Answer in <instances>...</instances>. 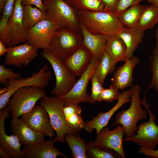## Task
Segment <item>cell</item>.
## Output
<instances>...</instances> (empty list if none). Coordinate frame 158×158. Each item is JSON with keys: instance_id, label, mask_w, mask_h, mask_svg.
Returning a JSON list of instances; mask_svg holds the SVG:
<instances>
[{"instance_id": "6da1fadb", "label": "cell", "mask_w": 158, "mask_h": 158, "mask_svg": "<svg viewBox=\"0 0 158 158\" xmlns=\"http://www.w3.org/2000/svg\"><path fill=\"white\" fill-rule=\"evenodd\" d=\"M77 13L80 24L93 34L117 35L125 27L114 11L78 10Z\"/></svg>"}, {"instance_id": "7a4b0ae2", "label": "cell", "mask_w": 158, "mask_h": 158, "mask_svg": "<svg viewBox=\"0 0 158 158\" xmlns=\"http://www.w3.org/2000/svg\"><path fill=\"white\" fill-rule=\"evenodd\" d=\"M131 104L126 110L123 109L118 113L115 121L111 127L116 124H120L125 130L126 138L134 136L138 130L137 123L140 120L147 118L148 112L142 109L140 97V87L137 84L133 85L130 89Z\"/></svg>"}, {"instance_id": "3957f363", "label": "cell", "mask_w": 158, "mask_h": 158, "mask_svg": "<svg viewBox=\"0 0 158 158\" xmlns=\"http://www.w3.org/2000/svg\"><path fill=\"white\" fill-rule=\"evenodd\" d=\"M65 104L63 99L55 96L46 95L41 99L40 103L47 111L51 124L56 133L55 141L61 143L66 142L67 134H77L81 131L71 126L67 122L63 111Z\"/></svg>"}, {"instance_id": "277c9868", "label": "cell", "mask_w": 158, "mask_h": 158, "mask_svg": "<svg viewBox=\"0 0 158 158\" xmlns=\"http://www.w3.org/2000/svg\"><path fill=\"white\" fill-rule=\"evenodd\" d=\"M46 96L44 89L32 86L21 87L13 95L6 106L12 119L19 118L33 109L36 102Z\"/></svg>"}, {"instance_id": "5b68a950", "label": "cell", "mask_w": 158, "mask_h": 158, "mask_svg": "<svg viewBox=\"0 0 158 158\" xmlns=\"http://www.w3.org/2000/svg\"><path fill=\"white\" fill-rule=\"evenodd\" d=\"M43 1L49 19L59 28H67L78 32L81 30L77 11L71 5L64 0H43Z\"/></svg>"}, {"instance_id": "8992f818", "label": "cell", "mask_w": 158, "mask_h": 158, "mask_svg": "<svg viewBox=\"0 0 158 158\" xmlns=\"http://www.w3.org/2000/svg\"><path fill=\"white\" fill-rule=\"evenodd\" d=\"M82 45V36L78 32L61 27L59 28L55 32L49 49L64 61Z\"/></svg>"}, {"instance_id": "52a82bcc", "label": "cell", "mask_w": 158, "mask_h": 158, "mask_svg": "<svg viewBox=\"0 0 158 158\" xmlns=\"http://www.w3.org/2000/svg\"><path fill=\"white\" fill-rule=\"evenodd\" d=\"M41 54L50 64L55 75V85L51 94L57 97L66 94L76 83L75 77L69 70L64 61L57 56L49 49H43Z\"/></svg>"}, {"instance_id": "ba28073f", "label": "cell", "mask_w": 158, "mask_h": 158, "mask_svg": "<svg viewBox=\"0 0 158 158\" xmlns=\"http://www.w3.org/2000/svg\"><path fill=\"white\" fill-rule=\"evenodd\" d=\"M48 68V65L45 64L37 72L34 73L30 77L9 80L6 84V91L0 95V110L6 106L11 96L21 87L32 86L45 88L51 78V73Z\"/></svg>"}, {"instance_id": "9c48e42d", "label": "cell", "mask_w": 158, "mask_h": 158, "mask_svg": "<svg viewBox=\"0 0 158 158\" xmlns=\"http://www.w3.org/2000/svg\"><path fill=\"white\" fill-rule=\"evenodd\" d=\"M146 92L145 90L141 104L148 112L149 120L138 126L136 134L130 138H123V141H130L140 146L155 150L156 146L158 145V126L155 122L156 117L151 112L150 105L147 102L145 95Z\"/></svg>"}, {"instance_id": "30bf717a", "label": "cell", "mask_w": 158, "mask_h": 158, "mask_svg": "<svg viewBox=\"0 0 158 158\" xmlns=\"http://www.w3.org/2000/svg\"><path fill=\"white\" fill-rule=\"evenodd\" d=\"M99 61L92 56L87 68L71 90L66 94L59 97L65 101V104L88 102L90 95L87 92V85Z\"/></svg>"}, {"instance_id": "8fae6325", "label": "cell", "mask_w": 158, "mask_h": 158, "mask_svg": "<svg viewBox=\"0 0 158 158\" xmlns=\"http://www.w3.org/2000/svg\"><path fill=\"white\" fill-rule=\"evenodd\" d=\"M22 0H16L12 13L8 23V47H13L27 42L28 31L23 20Z\"/></svg>"}, {"instance_id": "7c38bea8", "label": "cell", "mask_w": 158, "mask_h": 158, "mask_svg": "<svg viewBox=\"0 0 158 158\" xmlns=\"http://www.w3.org/2000/svg\"><path fill=\"white\" fill-rule=\"evenodd\" d=\"M58 26L49 19L42 20L28 30L27 42L38 49H49Z\"/></svg>"}, {"instance_id": "4fadbf2b", "label": "cell", "mask_w": 158, "mask_h": 158, "mask_svg": "<svg viewBox=\"0 0 158 158\" xmlns=\"http://www.w3.org/2000/svg\"><path fill=\"white\" fill-rule=\"evenodd\" d=\"M4 64L20 68L32 62L38 55V49L28 42L13 47H8Z\"/></svg>"}, {"instance_id": "5bb4252c", "label": "cell", "mask_w": 158, "mask_h": 158, "mask_svg": "<svg viewBox=\"0 0 158 158\" xmlns=\"http://www.w3.org/2000/svg\"><path fill=\"white\" fill-rule=\"evenodd\" d=\"M21 116L27 124L35 130L51 138L56 136L49 115L40 104Z\"/></svg>"}, {"instance_id": "9a60e30c", "label": "cell", "mask_w": 158, "mask_h": 158, "mask_svg": "<svg viewBox=\"0 0 158 158\" xmlns=\"http://www.w3.org/2000/svg\"><path fill=\"white\" fill-rule=\"evenodd\" d=\"M125 132L124 128L120 124L112 130H109L106 126L97 134L94 142L99 145L114 150L122 158H125L123 144Z\"/></svg>"}, {"instance_id": "2e32d148", "label": "cell", "mask_w": 158, "mask_h": 158, "mask_svg": "<svg viewBox=\"0 0 158 158\" xmlns=\"http://www.w3.org/2000/svg\"><path fill=\"white\" fill-rule=\"evenodd\" d=\"M8 109L6 106L0 110V146L11 157L23 158V145L18 138L14 134L8 135L5 132L4 122L6 118L9 117Z\"/></svg>"}, {"instance_id": "e0dca14e", "label": "cell", "mask_w": 158, "mask_h": 158, "mask_svg": "<svg viewBox=\"0 0 158 158\" xmlns=\"http://www.w3.org/2000/svg\"><path fill=\"white\" fill-rule=\"evenodd\" d=\"M130 89L120 93L116 104L108 111L100 112L97 115L90 121L85 122L83 128L88 132H91L96 130L97 134L103 127L107 126L110 119L114 113L126 103L131 102Z\"/></svg>"}, {"instance_id": "ac0fdd59", "label": "cell", "mask_w": 158, "mask_h": 158, "mask_svg": "<svg viewBox=\"0 0 158 158\" xmlns=\"http://www.w3.org/2000/svg\"><path fill=\"white\" fill-rule=\"evenodd\" d=\"M124 64L118 67L114 72L111 79V85L122 91L133 85V71L140 63V61L139 58L133 56L127 58Z\"/></svg>"}, {"instance_id": "d6986e66", "label": "cell", "mask_w": 158, "mask_h": 158, "mask_svg": "<svg viewBox=\"0 0 158 158\" xmlns=\"http://www.w3.org/2000/svg\"><path fill=\"white\" fill-rule=\"evenodd\" d=\"M11 129L24 146L34 145L44 140V135L31 128L21 118L12 120Z\"/></svg>"}, {"instance_id": "ffe728a7", "label": "cell", "mask_w": 158, "mask_h": 158, "mask_svg": "<svg viewBox=\"0 0 158 158\" xmlns=\"http://www.w3.org/2000/svg\"><path fill=\"white\" fill-rule=\"evenodd\" d=\"M55 142L54 138L48 140H44L34 145L25 146L22 150L23 158H56L61 156L67 158L55 147Z\"/></svg>"}, {"instance_id": "44dd1931", "label": "cell", "mask_w": 158, "mask_h": 158, "mask_svg": "<svg viewBox=\"0 0 158 158\" xmlns=\"http://www.w3.org/2000/svg\"><path fill=\"white\" fill-rule=\"evenodd\" d=\"M92 56L90 51L82 45L64 62L74 76L80 77L89 65Z\"/></svg>"}, {"instance_id": "7402d4cb", "label": "cell", "mask_w": 158, "mask_h": 158, "mask_svg": "<svg viewBox=\"0 0 158 158\" xmlns=\"http://www.w3.org/2000/svg\"><path fill=\"white\" fill-rule=\"evenodd\" d=\"M83 37V45L93 56L100 59L105 51L107 39L106 36L93 34L80 24Z\"/></svg>"}, {"instance_id": "603a6c76", "label": "cell", "mask_w": 158, "mask_h": 158, "mask_svg": "<svg viewBox=\"0 0 158 158\" xmlns=\"http://www.w3.org/2000/svg\"><path fill=\"white\" fill-rule=\"evenodd\" d=\"M145 31L135 28L124 27L117 35L122 39L126 45V59L133 56L134 53L142 42Z\"/></svg>"}, {"instance_id": "cb8c5ba5", "label": "cell", "mask_w": 158, "mask_h": 158, "mask_svg": "<svg viewBox=\"0 0 158 158\" xmlns=\"http://www.w3.org/2000/svg\"><path fill=\"white\" fill-rule=\"evenodd\" d=\"M106 36L105 51L116 63L120 61H125L126 59L127 47L123 40L117 35Z\"/></svg>"}, {"instance_id": "d4e9b609", "label": "cell", "mask_w": 158, "mask_h": 158, "mask_svg": "<svg viewBox=\"0 0 158 158\" xmlns=\"http://www.w3.org/2000/svg\"><path fill=\"white\" fill-rule=\"evenodd\" d=\"M49 19L47 11L31 5L23 6V20L25 28L29 30L40 21Z\"/></svg>"}, {"instance_id": "484cf974", "label": "cell", "mask_w": 158, "mask_h": 158, "mask_svg": "<svg viewBox=\"0 0 158 158\" xmlns=\"http://www.w3.org/2000/svg\"><path fill=\"white\" fill-rule=\"evenodd\" d=\"M158 23V7L146 5L134 28L145 31L152 29Z\"/></svg>"}, {"instance_id": "4316f807", "label": "cell", "mask_w": 158, "mask_h": 158, "mask_svg": "<svg viewBox=\"0 0 158 158\" xmlns=\"http://www.w3.org/2000/svg\"><path fill=\"white\" fill-rule=\"evenodd\" d=\"M116 64L105 51L102 55L94 73L102 85L107 76L112 73L115 69Z\"/></svg>"}, {"instance_id": "83f0119b", "label": "cell", "mask_w": 158, "mask_h": 158, "mask_svg": "<svg viewBox=\"0 0 158 158\" xmlns=\"http://www.w3.org/2000/svg\"><path fill=\"white\" fill-rule=\"evenodd\" d=\"M146 6L140 4L134 5L118 14L124 26L134 28Z\"/></svg>"}, {"instance_id": "f1b7e54d", "label": "cell", "mask_w": 158, "mask_h": 158, "mask_svg": "<svg viewBox=\"0 0 158 158\" xmlns=\"http://www.w3.org/2000/svg\"><path fill=\"white\" fill-rule=\"evenodd\" d=\"M66 141L72 152L73 158H86V144L78 133L67 134L65 136Z\"/></svg>"}, {"instance_id": "f546056e", "label": "cell", "mask_w": 158, "mask_h": 158, "mask_svg": "<svg viewBox=\"0 0 158 158\" xmlns=\"http://www.w3.org/2000/svg\"><path fill=\"white\" fill-rule=\"evenodd\" d=\"M86 155L87 158H122L114 150L99 145L92 140L86 144Z\"/></svg>"}, {"instance_id": "4dcf8cb0", "label": "cell", "mask_w": 158, "mask_h": 158, "mask_svg": "<svg viewBox=\"0 0 158 158\" xmlns=\"http://www.w3.org/2000/svg\"><path fill=\"white\" fill-rule=\"evenodd\" d=\"M15 0H7L4 6L0 21V40L7 46L8 42V23L13 12Z\"/></svg>"}, {"instance_id": "1f68e13d", "label": "cell", "mask_w": 158, "mask_h": 158, "mask_svg": "<svg viewBox=\"0 0 158 158\" xmlns=\"http://www.w3.org/2000/svg\"><path fill=\"white\" fill-rule=\"evenodd\" d=\"M71 5L78 10L98 11L105 8L102 0H72Z\"/></svg>"}, {"instance_id": "d6a6232c", "label": "cell", "mask_w": 158, "mask_h": 158, "mask_svg": "<svg viewBox=\"0 0 158 158\" xmlns=\"http://www.w3.org/2000/svg\"><path fill=\"white\" fill-rule=\"evenodd\" d=\"M150 60L152 78L148 88H154L157 92L158 97V54L155 47L152 49Z\"/></svg>"}, {"instance_id": "836d02e7", "label": "cell", "mask_w": 158, "mask_h": 158, "mask_svg": "<svg viewBox=\"0 0 158 158\" xmlns=\"http://www.w3.org/2000/svg\"><path fill=\"white\" fill-rule=\"evenodd\" d=\"M91 80L92 82L91 93L88 102L95 103L99 102L101 93L104 88L97 76L94 74Z\"/></svg>"}, {"instance_id": "e575fe53", "label": "cell", "mask_w": 158, "mask_h": 158, "mask_svg": "<svg viewBox=\"0 0 158 158\" xmlns=\"http://www.w3.org/2000/svg\"><path fill=\"white\" fill-rule=\"evenodd\" d=\"M119 90L116 87L112 85L109 88H104L100 94L99 102L104 101L110 102L114 100H118L120 95Z\"/></svg>"}, {"instance_id": "d590c367", "label": "cell", "mask_w": 158, "mask_h": 158, "mask_svg": "<svg viewBox=\"0 0 158 158\" xmlns=\"http://www.w3.org/2000/svg\"><path fill=\"white\" fill-rule=\"evenodd\" d=\"M19 73H15L11 69L6 68L4 65H0V82L2 84H6L11 79H18L20 77Z\"/></svg>"}, {"instance_id": "8d00e7d4", "label": "cell", "mask_w": 158, "mask_h": 158, "mask_svg": "<svg viewBox=\"0 0 158 158\" xmlns=\"http://www.w3.org/2000/svg\"><path fill=\"white\" fill-rule=\"evenodd\" d=\"M63 111L66 119L70 116L75 114L80 115L82 109L79 104L69 103L65 104Z\"/></svg>"}, {"instance_id": "74e56055", "label": "cell", "mask_w": 158, "mask_h": 158, "mask_svg": "<svg viewBox=\"0 0 158 158\" xmlns=\"http://www.w3.org/2000/svg\"><path fill=\"white\" fill-rule=\"evenodd\" d=\"M144 0H120L115 12L117 15L124 11L130 7L140 4Z\"/></svg>"}, {"instance_id": "f35d334b", "label": "cell", "mask_w": 158, "mask_h": 158, "mask_svg": "<svg viewBox=\"0 0 158 158\" xmlns=\"http://www.w3.org/2000/svg\"><path fill=\"white\" fill-rule=\"evenodd\" d=\"M66 120L69 124L75 128L81 131L83 128L85 122L80 115L73 114L70 116Z\"/></svg>"}, {"instance_id": "ab89813d", "label": "cell", "mask_w": 158, "mask_h": 158, "mask_svg": "<svg viewBox=\"0 0 158 158\" xmlns=\"http://www.w3.org/2000/svg\"><path fill=\"white\" fill-rule=\"evenodd\" d=\"M21 3L23 6L33 5L41 10L46 11L43 0H22Z\"/></svg>"}, {"instance_id": "60d3db41", "label": "cell", "mask_w": 158, "mask_h": 158, "mask_svg": "<svg viewBox=\"0 0 158 158\" xmlns=\"http://www.w3.org/2000/svg\"><path fill=\"white\" fill-rule=\"evenodd\" d=\"M139 149V153H142L148 157L158 158V150H151L142 146H140Z\"/></svg>"}, {"instance_id": "b9f144b4", "label": "cell", "mask_w": 158, "mask_h": 158, "mask_svg": "<svg viewBox=\"0 0 158 158\" xmlns=\"http://www.w3.org/2000/svg\"><path fill=\"white\" fill-rule=\"evenodd\" d=\"M105 7V10L115 12L120 0H102Z\"/></svg>"}, {"instance_id": "7bdbcfd3", "label": "cell", "mask_w": 158, "mask_h": 158, "mask_svg": "<svg viewBox=\"0 0 158 158\" xmlns=\"http://www.w3.org/2000/svg\"><path fill=\"white\" fill-rule=\"evenodd\" d=\"M3 42L0 40V57H1L3 55L6 54L8 51V47Z\"/></svg>"}, {"instance_id": "ee69618b", "label": "cell", "mask_w": 158, "mask_h": 158, "mask_svg": "<svg viewBox=\"0 0 158 158\" xmlns=\"http://www.w3.org/2000/svg\"><path fill=\"white\" fill-rule=\"evenodd\" d=\"M0 158H11V157L6 152L0 147Z\"/></svg>"}, {"instance_id": "f6af8a7d", "label": "cell", "mask_w": 158, "mask_h": 158, "mask_svg": "<svg viewBox=\"0 0 158 158\" xmlns=\"http://www.w3.org/2000/svg\"><path fill=\"white\" fill-rule=\"evenodd\" d=\"M156 46L155 47L158 54V27L156 30Z\"/></svg>"}, {"instance_id": "bcb514c9", "label": "cell", "mask_w": 158, "mask_h": 158, "mask_svg": "<svg viewBox=\"0 0 158 158\" xmlns=\"http://www.w3.org/2000/svg\"><path fill=\"white\" fill-rule=\"evenodd\" d=\"M151 4L158 7V0H147Z\"/></svg>"}, {"instance_id": "7dc6e473", "label": "cell", "mask_w": 158, "mask_h": 158, "mask_svg": "<svg viewBox=\"0 0 158 158\" xmlns=\"http://www.w3.org/2000/svg\"><path fill=\"white\" fill-rule=\"evenodd\" d=\"M7 0H0V9L3 10L4 6Z\"/></svg>"}, {"instance_id": "c3c4849f", "label": "cell", "mask_w": 158, "mask_h": 158, "mask_svg": "<svg viewBox=\"0 0 158 158\" xmlns=\"http://www.w3.org/2000/svg\"><path fill=\"white\" fill-rule=\"evenodd\" d=\"M64 0L72 5L71 3H72V0Z\"/></svg>"}]
</instances>
